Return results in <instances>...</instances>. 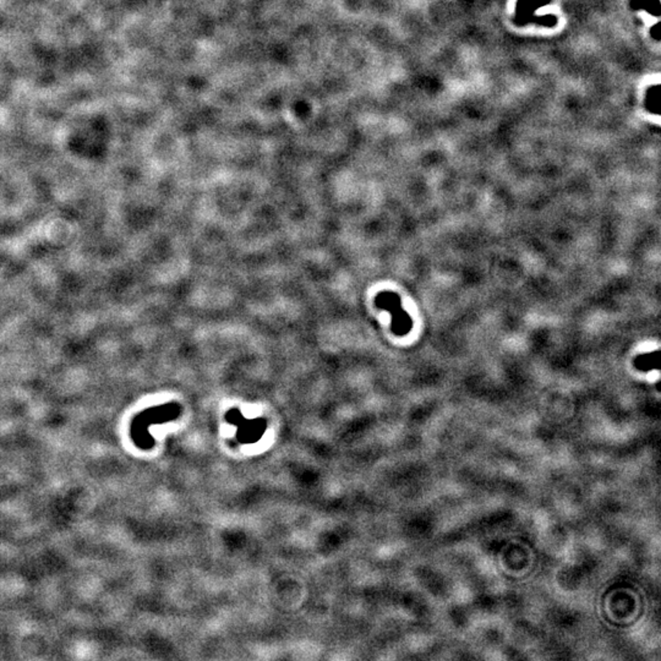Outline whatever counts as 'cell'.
Masks as SVG:
<instances>
[{"mask_svg":"<svg viewBox=\"0 0 661 661\" xmlns=\"http://www.w3.org/2000/svg\"><path fill=\"white\" fill-rule=\"evenodd\" d=\"M375 305L381 310H386L392 318V332L396 336H405L410 332L413 321L401 305L399 295L392 292H381L375 298Z\"/></svg>","mask_w":661,"mask_h":661,"instance_id":"6da1fadb","label":"cell"}]
</instances>
